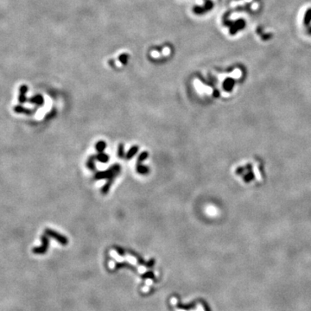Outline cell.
<instances>
[{"label":"cell","mask_w":311,"mask_h":311,"mask_svg":"<svg viewBox=\"0 0 311 311\" xmlns=\"http://www.w3.org/2000/svg\"><path fill=\"white\" fill-rule=\"evenodd\" d=\"M120 171V165L114 164L112 166V168L105 170V171H100L97 172L94 175L95 180H101V179H114L116 175H118Z\"/></svg>","instance_id":"6da1fadb"},{"label":"cell","mask_w":311,"mask_h":311,"mask_svg":"<svg viewBox=\"0 0 311 311\" xmlns=\"http://www.w3.org/2000/svg\"><path fill=\"white\" fill-rule=\"evenodd\" d=\"M44 232H45V234L47 236L55 238V239H56L60 244H61V245H63V246H66V245L68 244V238H66L65 236H63V235L60 234L59 233L55 232V231H53V230H51V229H46Z\"/></svg>","instance_id":"7a4b0ae2"},{"label":"cell","mask_w":311,"mask_h":311,"mask_svg":"<svg viewBox=\"0 0 311 311\" xmlns=\"http://www.w3.org/2000/svg\"><path fill=\"white\" fill-rule=\"evenodd\" d=\"M41 241H42V245L41 246L39 247H36L34 248L32 250V252L34 253H37V254H43L47 252L48 250V247H49V238L47 237V235H42L41 236Z\"/></svg>","instance_id":"3957f363"},{"label":"cell","mask_w":311,"mask_h":311,"mask_svg":"<svg viewBox=\"0 0 311 311\" xmlns=\"http://www.w3.org/2000/svg\"><path fill=\"white\" fill-rule=\"evenodd\" d=\"M245 25H246V23H245V21L243 19H238V21H236L234 23H232V24L230 25L231 26V28H230V34L231 35L236 34L238 30L244 29Z\"/></svg>","instance_id":"277c9868"},{"label":"cell","mask_w":311,"mask_h":311,"mask_svg":"<svg viewBox=\"0 0 311 311\" xmlns=\"http://www.w3.org/2000/svg\"><path fill=\"white\" fill-rule=\"evenodd\" d=\"M14 111H15L16 112H18V113H24V114H31V113L34 112V111L33 110L26 109V108L23 107L22 105H17V106H15Z\"/></svg>","instance_id":"5b68a950"},{"label":"cell","mask_w":311,"mask_h":311,"mask_svg":"<svg viewBox=\"0 0 311 311\" xmlns=\"http://www.w3.org/2000/svg\"><path fill=\"white\" fill-rule=\"evenodd\" d=\"M138 149H139V147L137 146V145H134V146L132 147V148L128 151V152L126 153V156H125L126 159H131V158H132L133 156L137 154V152L138 151Z\"/></svg>","instance_id":"8992f818"},{"label":"cell","mask_w":311,"mask_h":311,"mask_svg":"<svg viewBox=\"0 0 311 311\" xmlns=\"http://www.w3.org/2000/svg\"><path fill=\"white\" fill-rule=\"evenodd\" d=\"M137 172L138 174L141 175H146L149 173V168H147L146 166H144L140 163H137Z\"/></svg>","instance_id":"52a82bcc"},{"label":"cell","mask_w":311,"mask_h":311,"mask_svg":"<svg viewBox=\"0 0 311 311\" xmlns=\"http://www.w3.org/2000/svg\"><path fill=\"white\" fill-rule=\"evenodd\" d=\"M28 88L26 86H23L20 87V96H19V102L20 103H24L26 101V98H25V93L27 92Z\"/></svg>","instance_id":"ba28073f"},{"label":"cell","mask_w":311,"mask_h":311,"mask_svg":"<svg viewBox=\"0 0 311 311\" xmlns=\"http://www.w3.org/2000/svg\"><path fill=\"white\" fill-rule=\"evenodd\" d=\"M96 159L98 161L101 162V163H107V162L109 161V156L101 152V153H99V154L96 156Z\"/></svg>","instance_id":"9c48e42d"},{"label":"cell","mask_w":311,"mask_h":311,"mask_svg":"<svg viewBox=\"0 0 311 311\" xmlns=\"http://www.w3.org/2000/svg\"><path fill=\"white\" fill-rule=\"evenodd\" d=\"M233 85H234V81L233 79H227V80L225 81L224 87L226 91H230L233 88Z\"/></svg>","instance_id":"30bf717a"},{"label":"cell","mask_w":311,"mask_h":311,"mask_svg":"<svg viewBox=\"0 0 311 311\" xmlns=\"http://www.w3.org/2000/svg\"><path fill=\"white\" fill-rule=\"evenodd\" d=\"M30 101L32 102V103L37 104V105H41L43 104V98H42V96H41V95H37V96L31 98V99L30 100Z\"/></svg>","instance_id":"8fae6325"},{"label":"cell","mask_w":311,"mask_h":311,"mask_svg":"<svg viewBox=\"0 0 311 311\" xmlns=\"http://www.w3.org/2000/svg\"><path fill=\"white\" fill-rule=\"evenodd\" d=\"M112 182H113V179H109L108 182L103 186V188L101 189V191H102V193H103L104 195H105L106 193L109 191V189H110V187L111 185H112Z\"/></svg>","instance_id":"7c38bea8"},{"label":"cell","mask_w":311,"mask_h":311,"mask_svg":"<svg viewBox=\"0 0 311 311\" xmlns=\"http://www.w3.org/2000/svg\"><path fill=\"white\" fill-rule=\"evenodd\" d=\"M95 148H96L97 151H99L100 153H101L102 151H104L105 148H106V144L104 141H100L96 144L95 145Z\"/></svg>","instance_id":"4fadbf2b"},{"label":"cell","mask_w":311,"mask_h":311,"mask_svg":"<svg viewBox=\"0 0 311 311\" xmlns=\"http://www.w3.org/2000/svg\"><path fill=\"white\" fill-rule=\"evenodd\" d=\"M311 22V9H309L305 13L304 16V19H303V23L306 25H309V23Z\"/></svg>","instance_id":"5bb4252c"},{"label":"cell","mask_w":311,"mask_h":311,"mask_svg":"<svg viewBox=\"0 0 311 311\" xmlns=\"http://www.w3.org/2000/svg\"><path fill=\"white\" fill-rule=\"evenodd\" d=\"M96 159V156H91L89 159H88V161H87V168L88 169H92V170H93V169H95V166H94V163H93V161L95 160Z\"/></svg>","instance_id":"9a60e30c"},{"label":"cell","mask_w":311,"mask_h":311,"mask_svg":"<svg viewBox=\"0 0 311 311\" xmlns=\"http://www.w3.org/2000/svg\"><path fill=\"white\" fill-rule=\"evenodd\" d=\"M110 255L112 257H113V258H114L116 260L119 261V263H122V262H123V261H124L123 258L119 257V254H118V252H116V251H114V250L111 251V252H110Z\"/></svg>","instance_id":"2e32d148"},{"label":"cell","mask_w":311,"mask_h":311,"mask_svg":"<svg viewBox=\"0 0 311 311\" xmlns=\"http://www.w3.org/2000/svg\"><path fill=\"white\" fill-rule=\"evenodd\" d=\"M118 156H119L120 158H123L124 157V148L123 144H120L118 147Z\"/></svg>","instance_id":"e0dca14e"},{"label":"cell","mask_w":311,"mask_h":311,"mask_svg":"<svg viewBox=\"0 0 311 311\" xmlns=\"http://www.w3.org/2000/svg\"><path fill=\"white\" fill-rule=\"evenodd\" d=\"M148 156H149V154H148V152H147V151H143L142 153L139 155V156H138V160H137V163H141V162H143V161L145 160L147 157H148Z\"/></svg>","instance_id":"ac0fdd59"},{"label":"cell","mask_w":311,"mask_h":311,"mask_svg":"<svg viewBox=\"0 0 311 311\" xmlns=\"http://www.w3.org/2000/svg\"><path fill=\"white\" fill-rule=\"evenodd\" d=\"M126 260L128 261L129 264H131V265H132V266H135V265L137 264V259H136V258L131 256V255H128V256L126 257Z\"/></svg>","instance_id":"d6986e66"},{"label":"cell","mask_w":311,"mask_h":311,"mask_svg":"<svg viewBox=\"0 0 311 311\" xmlns=\"http://www.w3.org/2000/svg\"><path fill=\"white\" fill-rule=\"evenodd\" d=\"M213 7H214V4H213V2H212V1H210V0H207L206 4H205V6H204L205 10H210L213 9Z\"/></svg>","instance_id":"ffe728a7"},{"label":"cell","mask_w":311,"mask_h":311,"mask_svg":"<svg viewBox=\"0 0 311 311\" xmlns=\"http://www.w3.org/2000/svg\"><path fill=\"white\" fill-rule=\"evenodd\" d=\"M194 10H195V12L196 14H202L204 13V11H206V10H205L204 7H200V6H196L194 9Z\"/></svg>","instance_id":"44dd1931"},{"label":"cell","mask_w":311,"mask_h":311,"mask_svg":"<svg viewBox=\"0 0 311 311\" xmlns=\"http://www.w3.org/2000/svg\"><path fill=\"white\" fill-rule=\"evenodd\" d=\"M137 271H138V273H140V274H144V273H145V271H146V268L143 266H139V267L137 268Z\"/></svg>","instance_id":"7402d4cb"},{"label":"cell","mask_w":311,"mask_h":311,"mask_svg":"<svg viewBox=\"0 0 311 311\" xmlns=\"http://www.w3.org/2000/svg\"><path fill=\"white\" fill-rule=\"evenodd\" d=\"M145 284L148 285V286H151V285L153 284V280L151 278H147L146 280H145Z\"/></svg>","instance_id":"603a6c76"},{"label":"cell","mask_w":311,"mask_h":311,"mask_svg":"<svg viewBox=\"0 0 311 311\" xmlns=\"http://www.w3.org/2000/svg\"><path fill=\"white\" fill-rule=\"evenodd\" d=\"M108 265H109V267H110V269H114L115 266H116V264H115L113 261H109Z\"/></svg>","instance_id":"cb8c5ba5"},{"label":"cell","mask_w":311,"mask_h":311,"mask_svg":"<svg viewBox=\"0 0 311 311\" xmlns=\"http://www.w3.org/2000/svg\"><path fill=\"white\" fill-rule=\"evenodd\" d=\"M170 302H171V305H176V302H177V299L175 297H172L171 298V301H170Z\"/></svg>","instance_id":"d4e9b609"},{"label":"cell","mask_w":311,"mask_h":311,"mask_svg":"<svg viewBox=\"0 0 311 311\" xmlns=\"http://www.w3.org/2000/svg\"><path fill=\"white\" fill-rule=\"evenodd\" d=\"M142 290H143V292L147 293V292H149V290H150V288H149V286H148V285H146V286L143 287Z\"/></svg>","instance_id":"484cf974"},{"label":"cell","mask_w":311,"mask_h":311,"mask_svg":"<svg viewBox=\"0 0 311 311\" xmlns=\"http://www.w3.org/2000/svg\"><path fill=\"white\" fill-rule=\"evenodd\" d=\"M309 34H311V28H309Z\"/></svg>","instance_id":"4316f807"}]
</instances>
